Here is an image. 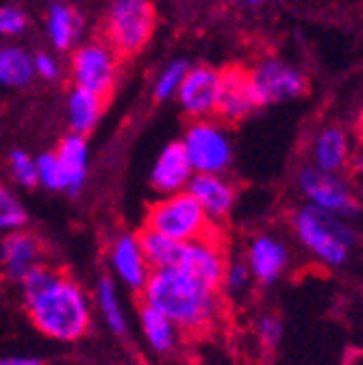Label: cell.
I'll return each instance as SVG.
<instances>
[{"label":"cell","instance_id":"ffe728a7","mask_svg":"<svg viewBox=\"0 0 363 365\" xmlns=\"http://www.w3.org/2000/svg\"><path fill=\"white\" fill-rule=\"evenodd\" d=\"M138 319H140V331L148 344V348L159 354V356H168L172 354L178 344H180V333L176 329V324L172 322L170 317H165L163 313H159L157 309L148 307L142 302L140 311H138Z\"/></svg>","mask_w":363,"mask_h":365},{"label":"cell","instance_id":"4316f807","mask_svg":"<svg viewBox=\"0 0 363 365\" xmlns=\"http://www.w3.org/2000/svg\"><path fill=\"white\" fill-rule=\"evenodd\" d=\"M252 277H250V269L246 265L244 259H229L222 274V281H220V292H224L226 298H244L252 285Z\"/></svg>","mask_w":363,"mask_h":365},{"label":"cell","instance_id":"277c9868","mask_svg":"<svg viewBox=\"0 0 363 365\" xmlns=\"http://www.w3.org/2000/svg\"><path fill=\"white\" fill-rule=\"evenodd\" d=\"M144 228L172 242H192L213 233L218 226L209 222V217L188 192H176L161 196L148 207Z\"/></svg>","mask_w":363,"mask_h":365},{"label":"cell","instance_id":"603a6c76","mask_svg":"<svg viewBox=\"0 0 363 365\" xmlns=\"http://www.w3.org/2000/svg\"><path fill=\"white\" fill-rule=\"evenodd\" d=\"M46 31H48L51 43L57 51H68L74 46L81 33V18L70 5L53 3L46 16Z\"/></svg>","mask_w":363,"mask_h":365},{"label":"cell","instance_id":"ba28073f","mask_svg":"<svg viewBox=\"0 0 363 365\" xmlns=\"http://www.w3.org/2000/svg\"><path fill=\"white\" fill-rule=\"evenodd\" d=\"M229 261V255L224 250V240L215 228L213 233L192 240V242H178L176 257H174V269H180L198 279L200 283L220 289V281Z\"/></svg>","mask_w":363,"mask_h":365},{"label":"cell","instance_id":"7a4b0ae2","mask_svg":"<svg viewBox=\"0 0 363 365\" xmlns=\"http://www.w3.org/2000/svg\"><path fill=\"white\" fill-rule=\"evenodd\" d=\"M140 294L144 304L170 317L176 329L188 335L211 331L224 309L220 289L174 267L153 269Z\"/></svg>","mask_w":363,"mask_h":365},{"label":"cell","instance_id":"8992f818","mask_svg":"<svg viewBox=\"0 0 363 365\" xmlns=\"http://www.w3.org/2000/svg\"><path fill=\"white\" fill-rule=\"evenodd\" d=\"M194 174H224L233 161V146L222 126L211 120H196L180 140Z\"/></svg>","mask_w":363,"mask_h":365},{"label":"cell","instance_id":"2e32d148","mask_svg":"<svg viewBox=\"0 0 363 365\" xmlns=\"http://www.w3.org/2000/svg\"><path fill=\"white\" fill-rule=\"evenodd\" d=\"M185 192L213 224L229 217L237 202V190L224 174H194Z\"/></svg>","mask_w":363,"mask_h":365},{"label":"cell","instance_id":"e575fe53","mask_svg":"<svg viewBox=\"0 0 363 365\" xmlns=\"http://www.w3.org/2000/svg\"><path fill=\"white\" fill-rule=\"evenodd\" d=\"M357 137H359V144L363 148V111H361V115L357 120Z\"/></svg>","mask_w":363,"mask_h":365},{"label":"cell","instance_id":"5b68a950","mask_svg":"<svg viewBox=\"0 0 363 365\" xmlns=\"http://www.w3.org/2000/svg\"><path fill=\"white\" fill-rule=\"evenodd\" d=\"M155 9L148 0H113L107 14V43L118 55H135L155 31Z\"/></svg>","mask_w":363,"mask_h":365},{"label":"cell","instance_id":"3957f363","mask_svg":"<svg viewBox=\"0 0 363 365\" xmlns=\"http://www.w3.org/2000/svg\"><path fill=\"white\" fill-rule=\"evenodd\" d=\"M292 231L298 244L327 267H342L354 246V228L348 220L311 205L292 213Z\"/></svg>","mask_w":363,"mask_h":365},{"label":"cell","instance_id":"1f68e13d","mask_svg":"<svg viewBox=\"0 0 363 365\" xmlns=\"http://www.w3.org/2000/svg\"><path fill=\"white\" fill-rule=\"evenodd\" d=\"M26 14L18 7H0V37H16L26 31Z\"/></svg>","mask_w":363,"mask_h":365},{"label":"cell","instance_id":"9c48e42d","mask_svg":"<svg viewBox=\"0 0 363 365\" xmlns=\"http://www.w3.org/2000/svg\"><path fill=\"white\" fill-rule=\"evenodd\" d=\"M116 53L109 43L92 41L74 51L70 74L74 87L87 89L96 96H107L116 83Z\"/></svg>","mask_w":363,"mask_h":365},{"label":"cell","instance_id":"836d02e7","mask_svg":"<svg viewBox=\"0 0 363 365\" xmlns=\"http://www.w3.org/2000/svg\"><path fill=\"white\" fill-rule=\"evenodd\" d=\"M0 365H41V359L29 354H9L0 356Z\"/></svg>","mask_w":363,"mask_h":365},{"label":"cell","instance_id":"484cf974","mask_svg":"<svg viewBox=\"0 0 363 365\" xmlns=\"http://www.w3.org/2000/svg\"><path fill=\"white\" fill-rule=\"evenodd\" d=\"M29 211L20 196L7 187L5 182H0V235H7L20 228H26Z\"/></svg>","mask_w":363,"mask_h":365},{"label":"cell","instance_id":"4dcf8cb0","mask_svg":"<svg viewBox=\"0 0 363 365\" xmlns=\"http://www.w3.org/2000/svg\"><path fill=\"white\" fill-rule=\"evenodd\" d=\"M285 327H283V319L275 313H265L261 315L257 322H255V335L261 348L265 350H275L281 339H283Z\"/></svg>","mask_w":363,"mask_h":365},{"label":"cell","instance_id":"83f0119b","mask_svg":"<svg viewBox=\"0 0 363 365\" xmlns=\"http://www.w3.org/2000/svg\"><path fill=\"white\" fill-rule=\"evenodd\" d=\"M35 165H37V185H41L48 192H66V174L55 150L37 155Z\"/></svg>","mask_w":363,"mask_h":365},{"label":"cell","instance_id":"d6986e66","mask_svg":"<svg viewBox=\"0 0 363 365\" xmlns=\"http://www.w3.org/2000/svg\"><path fill=\"white\" fill-rule=\"evenodd\" d=\"M350 161V146H348V135L339 126H327L315 135L313 142V168L339 174Z\"/></svg>","mask_w":363,"mask_h":365},{"label":"cell","instance_id":"5bb4252c","mask_svg":"<svg viewBox=\"0 0 363 365\" xmlns=\"http://www.w3.org/2000/svg\"><path fill=\"white\" fill-rule=\"evenodd\" d=\"M255 109H259L255 91L250 85L248 70L231 66L220 72V89L215 101V115L226 122H242Z\"/></svg>","mask_w":363,"mask_h":365},{"label":"cell","instance_id":"ac0fdd59","mask_svg":"<svg viewBox=\"0 0 363 365\" xmlns=\"http://www.w3.org/2000/svg\"><path fill=\"white\" fill-rule=\"evenodd\" d=\"M63 174H66V194L78 196L85 180H87V168H89V146L83 135L70 133L63 137L61 144L55 150Z\"/></svg>","mask_w":363,"mask_h":365},{"label":"cell","instance_id":"52a82bcc","mask_svg":"<svg viewBox=\"0 0 363 365\" xmlns=\"http://www.w3.org/2000/svg\"><path fill=\"white\" fill-rule=\"evenodd\" d=\"M298 187L307 198V205L331 215L350 220L361 211L357 196L339 174H329L309 165L298 174Z\"/></svg>","mask_w":363,"mask_h":365},{"label":"cell","instance_id":"44dd1931","mask_svg":"<svg viewBox=\"0 0 363 365\" xmlns=\"http://www.w3.org/2000/svg\"><path fill=\"white\" fill-rule=\"evenodd\" d=\"M105 111V98L92 91L74 87L68 96V124L76 135H89L101 122Z\"/></svg>","mask_w":363,"mask_h":365},{"label":"cell","instance_id":"cb8c5ba5","mask_svg":"<svg viewBox=\"0 0 363 365\" xmlns=\"http://www.w3.org/2000/svg\"><path fill=\"white\" fill-rule=\"evenodd\" d=\"M33 78V57L20 46H3L0 48V85L26 87Z\"/></svg>","mask_w":363,"mask_h":365},{"label":"cell","instance_id":"9a60e30c","mask_svg":"<svg viewBox=\"0 0 363 365\" xmlns=\"http://www.w3.org/2000/svg\"><path fill=\"white\" fill-rule=\"evenodd\" d=\"M220 89V72L207 66L190 68L183 83H180L176 98L188 115L196 120H207L215 113V101Z\"/></svg>","mask_w":363,"mask_h":365},{"label":"cell","instance_id":"7402d4cb","mask_svg":"<svg viewBox=\"0 0 363 365\" xmlns=\"http://www.w3.org/2000/svg\"><path fill=\"white\" fill-rule=\"evenodd\" d=\"M94 302H96V309L103 317V322L107 324V329L118 337L126 335V331H128L126 311H124L122 300H120L118 283L111 277L98 279L96 289H94Z\"/></svg>","mask_w":363,"mask_h":365},{"label":"cell","instance_id":"30bf717a","mask_svg":"<svg viewBox=\"0 0 363 365\" xmlns=\"http://www.w3.org/2000/svg\"><path fill=\"white\" fill-rule=\"evenodd\" d=\"M248 76H250V85H252L259 107L302 96L309 87L307 78L296 68L279 59L261 61L259 66L248 70Z\"/></svg>","mask_w":363,"mask_h":365},{"label":"cell","instance_id":"d590c367","mask_svg":"<svg viewBox=\"0 0 363 365\" xmlns=\"http://www.w3.org/2000/svg\"><path fill=\"white\" fill-rule=\"evenodd\" d=\"M250 5H259V3H263V0H248Z\"/></svg>","mask_w":363,"mask_h":365},{"label":"cell","instance_id":"6da1fadb","mask_svg":"<svg viewBox=\"0 0 363 365\" xmlns=\"http://www.w3.org/2000/svg\"><path fill=\"white\" fill-rule=\"evenodd\" d=\"M20 294L31 324L44 337L74 344L92 329L94 313L87 292L48 263L29 274L20 283Z\"/></svg>","mask_w":363,"mask_h":365},{"label":"cell","instance_id":"d4e9b609","mask_svg":"<svg viewBox=\"0 0 363 365\" xmlns=\"http://www.w3.org/2000/svg\"><path fill=\"white\" fill-rule=\"evenodd\" d=\"M138 237H140V244H142V250L150 269H168L174 265L178 242H172L159 233H153L148 228H142V233Z\"/></svg>","mask_w":363,"mask_h":365},{"label":"cell","instance_id":"d6a6232c","mask_svg":"<svg viewBox=\"0 0 363 365\" xmlns=\"http://www.w3.org/2000/svg\"><path fill=\"white\" fill-rule=\"evenodd\" d=\"M33 70H35V76H39L44 81H57L61 76L59 61L48 53H37L33 57Z\"/></svg>","mask_w":363,"mask_h":365},{"label":"cell","instance_id":"e0dca14e","mask_svg":"<svg viewBox=\"0 0 363 365\" xmlns=\"http://www.w3.org/2000/svg\"><path fill=\"white\" fill-rule=\"evenodd\" d=\"M192 176H194V168L183 150V144L172 142L155 159L150 182L155 192H159V196H170L176 192H185Z\"/></svg>","mask_w":363,"mask_h":365},{"label":"cell","instance_id":"8fae6325","mask_svg":"<svg viewBox=\"0 0 363 365\" xmlns=\"http://www.w3.org/2000/svg\"><path fill=\"white\" fill-rule=\"evenodd\" d=\"M46 265V252L39 237L26 228L0 235V277L20 285L29 274Z\"/></svg>","mask_w":363,"mask_h":365},{"label":"cell","instance_id":"f546056e","mask_svg":"<svg viewBox=\"0 0 363 365\" xmlns=\"http://www.w3.org/2000/svg\"><path fill=\"white\" fill-rule=\"evenodd\" d=\"M9 174L11 180L18 187L24 190H33L37 187V165H35V157L22 148H16L9 153Z\"/></svg>","mask_w":363,"mask_h":365},{"label":"cell","instance_id":"4fadbf2b","mask_svg":"<svg viewBox=\"0 0 363 365\" xmlns=\"http://www.w3.org/2000/svg\"><path fill=\"white\" fill-rule=\"evenodd\" d=\"M244 261L257 285L272 287L285 277L292 263V255L283 237L272 233H259L250 240Z\"/></svg>","mask_w":363,"mask_h":365},{"label":"cell","instance_id":"7c38bea8","mask_svg":"<svg viewBox=\"0 0 363 365\" xmlns=\"http://www.w3.org/2000/svg\"><path fill=\"white\" fill-rule=\"evenodd\" d=\"M107 263L111 269V279L128 292L138 294L144 289L153 272L144 257L140 237L135 233H120L111 240L107 248Z\"/></svg>","mask_w":363,"mask_h":365},{"label":"cell","instance_id":"f1b7e54d","mask_svg":"<svg viewBox=\"0 0 363 365\" xmlns=\"http://www.w3.org/2000/svg\"><path fill=\"white\" fill-rule=\"evenodd\" d=\"M188 70H190V63L185 59H176V61L168 63L161 70V74L157 76V81H155V89H153L155 98L157 101H168V98L176 96V91H178L180 83H183Z\"/></svg>","mask_w":363,"mask_h":365}]
</instances>
